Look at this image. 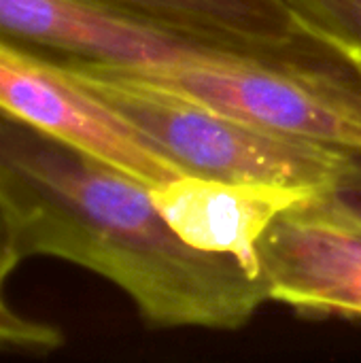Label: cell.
<instances>
[{"mask_svg":"<svg viewBox=\"0 0 361 363\" xmlns=\"http://www.w3.org/2000/svg\"><path fill=\"white\" fill-rule=\"evenodd\" d=\"M0 113L117 166L151 189L183 174L140 130L81 85L60 60L2 38Z\"/></svg>","mask_w":361,"mask_h":363,"instance_id":"cell-3","label":"cell"},{"mask_svg":"<svg viewBox=\"0 0 361 363\" xmlns=\"http://www.w3.org/2000/svg\"><path fill=\"white\" fill-rule=\"evenodd\" d=\"M296 21L323 43L361 47V0H283Z\"/></svg>","mask_w":361,"mask_h":363,"instance_id":"cell-8","label":"cell"},{"mask_svg":"<svg viewBox=\"0 0 361 363\" xmlns=\"http://www.w3.org/2000/svg\"><path fill=\"white\" fill-rule=\"evenodd\" d=\"M64 345V334L60 328L23 317L17 313L0 291V351L36 353L47 355Z\"/></svg>","mask_w":361,"mask_h":363,"instance_id":"cell-9","label":"cell"},{"mask_svg":"<svg viewBox=\"0 0 361 363\" xmlns=\"http://www.w3.org/2000/svg\"><path fill=\"white\" fill-rule=\"evenodd\" d=\"M0 208L21 259L55 257L106 279L151 328L234 332L270 300L240 259L179 238L151 187L4 113Z\"/></svg>","mask_w":361,"mask_h":363,"instance_id":"cell-1","label":"cell"},{"mask_svg":"<svg viewBox=\"0 0 361 363\" xmlns=\"http://www.w3.org/2000/svg\"><path fill=\"white\" fill-rule=\"evenodd\" d=\"M60 62L140 130L183 174L328 189L355 153L238 119L123 66Z\"/></svg>","mask_w":361,"mask_h":363,"instance_id":"cell-2","label":"cell"},{"mask_svg":"<svg viewBox=\"0 0 361 363\" xmlns=\"http://www.w3.org/2000/svg\"><path fill=\"white\" fill-rule=\"evenodd\" d=\"M323 189L253 181H221L181 174L151 189V198L170 228L187 245L240 259L257 268V242L285 211L317 198Z\"/></svg>","mask_w":361,"mask_h":363,"instance_id":"cell-6","label":"cell"},{"mask_svg":"<svg viewBox=\"0 0 361 363\" xmlns=\"http://www.w3.org/2000/svg\"><path fill=\"white\" fill-rule=\"evenodd\" d=\"M323 200L361 225V153H351L347 168L328 189H323Z\"/></svg>","mask_w":361,"mask_h":363,"instance_id":"cell-10","label":"cell"},{"mask_svg":"<svg viewBox=\"0 0 361 363\" xmlns=\"http://www.w3.org/2000/svg\"><path fill=\"white\" fill-rule=\"evenodd\" d=\"M0 38L55 60L126 68L160 66L219 47L238 49L151 26L98 0H0Z\"/></svg>","mask_w":361,"mask_h":363,"instance_id":"cell-5","label":"cell"},{"mask_svg":"<svg viewBox=\"0 0 361 363\" xmlns=\"http://www.w3.org/2000/svg\"><path fill=\"white\" fill-rule=\"evenodd\" d=\"M21 255L15 247V240H13V234H11V228L6 223V217L0 208V291L4 289V283L6 279L15 272V268L21 264Z\"/></svg>","mask_w":361,"mask_h":363,"instance_id":"cell-11","label":"cell"},{"mask_svg":"<svg viewBox=\"0 0 361 363\" xmlns=\"http://www.w3.org/2000/svg\"><path fill=\"white\" fill-rule=\"evenodd\" d=\"M255 255L270 300L304 317L361 321V225L332 208L323 191L281 213Z\"/></svg>","mask_w":361,"mask_h":363,"instance_id":"cell-4","label":"cell"},{"mask_svg":"<svg viewBox=\"0 0 361 363\" xmlns=\"http://www.w3.org/2000/svg\"><path fill=\"white\" fill-rule=\"evenodd\" d=\"M151 26L260 53H296L313 47L283 0H98Z\"/></svg>","mask_w":361,"mask_h":363,"instance_id":"cell-7","label":"cell"},{"mask_svg":"<svg viewBox=\"0 0 361 363\" xmlns=\"http://www.w3.org/2000/svg\"><path fill=\"white\" fill-rule=\"evenodd\" d=\"M334 49H338L343 53V57L351 64V68L357 72L361 79V47H351V45H336Z\"/></svg>","mask_w":361,"mask_h":363,"instance_id":"cell-12","label":"cell"}]
</instances>
